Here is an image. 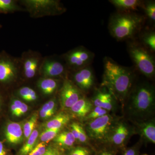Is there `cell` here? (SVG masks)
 <instances>
[{"label": "cell", "instance_id": "obj_20", "mask_svg": "<svg viewBox=\"0 0 155 155\" xmlns=\"http://www.w3.org/2000/svg\"><path fill=\"white\" fill-rule=\"evenodd\" d=\"M70 120L68 114L61 112L47 122L45 126L46 129H61L69 123Z\"/></svg>", "mask_w": 155, "mask_h": 155}, {"label": "cell", "instance_id": "obj_6", "mask_svg": "<svg viewBox=\"0 0 155 155\" xmlns=\"http://www.w3.org/2000/svg\"><path fill=\"white\" fill-rule=\"evenodd\" d=\"M128 51L130 57L138 71L149 78L154 77V59L147 50L134 43L129 45Z\"/></svg>", "mask_w": 155, "mask_h": 155}, {"label": "cell", "instance_id": "obj_2", "mask_svg": "<svg viewBox=\"0 0 155 155\" xmlns=\"http://www.w3.org/2000/svg\"><path fill=\"white\" fill-rule=\"evenodd\" d=\"M134 73L131 69L119 65L111 58H105L102 86L123 107L134 84Z\"/></svg>", "mask_w": 155, "mask_h": 155}, {"label": "cell", "instance_id": "obj_7", "mask_svg": "<svg viewBox=\"0 0 155 155\" xmlns=\"http://www.w3.org/2000/svg\"><path fill=\"white\" fill-rule=\"evenodd\" d=\"M21 71L20 58L10 55L5 51L0 53V84L8 85L18 78Z\"/></svg>", "mask_w": 155, "mask_h": 155}, {"label": "cell", "instance_id": "obj_31", "mask_svg": "<svg viewBox=\"0 0 155 155\" xmlns=\"http://www.w3.org/2000/svg\"><path fill=\"white\" fill-rule=\"evenodd\" d=\"M142 142L140 140L133 146L125 149L123 151L122 155H139Z\"/></svg>", "mask_w": 155, "mask_h": 155}, {"label": "cell", "instance_id": "obj_23", "mask_svg": "<svg viewBox=\"0 0 155 155\" xmlns=\"http://www.w3.org/2000/svg\"><path fill=\"white\" fill-rule=\"evenodd\" d=\"M38 136V132L34 130L29 136L25 144L22 146L19 151L20 155H28L35 147V143Z\"/></svg>", "mask_w": 155, "mask_h": 155}, {"label": "cell", "instance_id": "obj_11", "mask_svg": "<svg viewBox=\"0 0 155 155\" xmlns=\"http://www.w3.org/2000/svg\"><path fill=\"white\" fill-rule=\"evenodd\" d=\"M83 96V93L72 81L68 78L64 79L59 95L60 102L63 109H70Z\"/></svg>", "mask_w": 155, "mask_h": 155}, {"label": "cell", "instance_id": "obj_21", "mask_svg": "<svg viewBox=\"0 0 155 155\" xmlns=\"http://www.w3.org/2000/svg\"><path fill=\"white\" fill-rule=\"evenodd\" d=\"M54 141L57 144L64 148L72 147L76 141L74 136L70 130L64 131L58 134Z\"/></svg>", "mask_w": 155, "mask_h": 155}, {"label": "cell", "instance_id": "obj_13", "mask_svg": "<svg viewBox=\"0 0 155 155\" xmlns=\"http://www.w3.org/2000/svg\"><path fill=\"white\" fill-rule=\"evenodd\" d=\"M72 82L82 93L88 92L94 84L93 71L90 66L73 71Z\"/></svg>", "mask_w": 155, "mask_h": 155}, {"label": "cell", "instance_id": "obj_33", "mask_svg": "<svg viewBox=\"0 0 155 155\" xmlns=\"http://www.w3.org/2000/svg\"><path fill=\"white\" fill-rule=\"evenodd\" d=\"M116 148L108 144L100 149L94 155H116Z\"/></svg>", "mask_w": 155, "mask_h": 155}, {"label": "cell", "instance_id": "obj_1", "mask_svg": "<svg viewBox=\"0 0 155 155\" xmlns=\"http://www.w3.org/2000/svg\"><path fill=\"white\" fill-rule=\"evenodd\" d=\"M123 107L125 115L134 123L153 118L155 109L154 87L147 82L134 84Z\"/></svg>", "mask_w": 155, "mask_h": 155}, {"label": "cell", "instance_id": "obj_42", "mask_svg": "<svg viewBox=\"0 0 155 155\" xmlns=\"http://www.w3.org/2000/svg\"><path fill=\"white\" fill-rule=\"evenodd\" d=\"M148 155L147 154H143V155Z\"/></svg>", "mask_w": 155, "mask_h": 155}, {"label": "cell", "instance_id": "obj_38", "mask_svg": "<svg viewBox=\"0 0 155 155\" xmlns=\"http://www.w3.org/2000/svg\"><path fill=\"white\" fill-rule=\"evenodd\" d=\"M0 155H8L2 143L0 141Z\"/></svg>", "mask_w": 155, "mask_h": 155}, {"label": "cell", "instance_id": "obj_5", "mask_svg": "<svg viewBox=\"0 0 155 155\" xmlns=\"http://www.w3.org/2000/svg\"><path fill=\"white\" fill-rule=\"evenodd\" d=\"M118 119L116 116L109 114L87 121L84 128L90 140L105 143L108 136Z\"/></svg>", "mask_w": 155, "mask_h": 155}, {"label": "cell", "instance_id": "obj_26", "mask_svg": "<svg viewBox=\"0 0 155 155\" xmlns=\"http://www.w3.org/2000/svg\"><path fill=\"white\" fill-rule=\"evenodd\" d=\"M61 130V129H46L40 135V140L44 143L51 141L55 138Z\"/></svg>", "mask_w": 155, "mask_h": 155}, {"label": "cell", "instance_id": "obj_16", "mask_svg": "<svg viewBox=\"0 0 155 155\" xmlns=\"http://www.w3.org/2000/svg\"><path fill=\"white\" fill-rule=\"evenodd\" d=\"M94 107L91 100L83 96L69 110L77 117L85 119Z\"/></svg>", "mask_w": 155, "mask_h": 155}, {"label": "cell", "instance_id": "obj_14", "mask_svg": "<svg viewBox=\"0 0 155 155\" xmlns=\"http://www.w3.org/2000/svg\"><path fill=\"white\" fill-rule=\"evenodd\" d=\"M135 133L140 136V140L147 143H155V120L154 118L143 122L134 123Z\"/></svg>", "mask_w": 155, "mask_h": 155}, {"label": "cell", "instance_id": "obj_40", "mask_svg": "<svg viewBox=\"0 0 155 155\" xmlns=\"http://www.w3.org/2000/svg\"><path fill=\"white\" fill-rule=\"evenodd\" d=\"M2 25H1V24H0V28H2Z\"/></svg>", "mask_w": 155, "mask_h": 155}, {"label": "cell", "instance_id": "obj_19", "mask_svg": "<svg viewBox=\"0 0 155 155\" xmlns=\"http://www.w3.org/2000/svg\"><path fill=\"white\" fill-rule=\"evenodd\" d=\"M112 3L119 11L124 13H130L142 7L143 2L139 0H111Z\"/></svg>", "mask_w": 155, "mask_h": 155}, {"label": "cell", "instance_id": "obj_10", "mask_svg": "<svg viewBox=\"0 0 155 155\" xmlns=\"http://www.w3.org/2000/svg\"><path fill=\"white\" fill-rule=\"evenodd\" d=\"M20 58L21 71L27 79H32L39 72L43 58L39 53L28 50L22 53Z\"/></svg>", "mask_w": 155, "mask_h": 155}, {"label": "cell", "instance_id": "obj_35", "mask_svg": "<svg viewBox=\"0 0 155 155\" xmlns=\"http://www.w3.org/2000/svg\"><path fill=\"white\" fill-rule=\"evenodd\" d=\"M44 155H63L59 150L53 147H48Z\"/></svg>", "mask_w": 155, "mask_h": 155}, {"label": "cell", "instance_id": "obj_30", "mask_svg": "<svg viewBox=\"0 0 155 155\" xmlns=\"http://www.w3.org/2000/svg\"><path fill=\"white\" fill-rule=\"evenodd\" d=\"M68 155H92V152L87 146H78L71 149Z\"/></svg>", "mask_w": 155, "mask_h": 155}, {"label": "cell", "instance_id": "obj_36", "mask_svg": "<svg viewBox=\"0 0 155 155\" xmlns=\"http://www.w3.org/2000/svg\"><path fill=\"white\" fill-rule=\"evenodd\" d=\"M28 106H27L26 104H25V103L22 102V106H21V107H20L19 110H18V112H17L16 116L19 117V116H22L23 114L26 113L27 111H28Z\"/></svg>", "mask_w": 155, "mask_h": 155}, {"label": "cell", "instance_id": "obj_37", "mask_svg": "<svg viewBox=\"0 0 155 155\" xmlns=\"http://www.w3.org/2000/svg\"><path fill=\"white\" fill-rule=\"evenodd\" d=\"M54 113V112H46V111L41 110L40 111V116L42 119H47L53 116Z\"/></svg>", "mask_w": 155, "mask_h": 155}, {"label": "cell", "instance_id": "obj_15", "mask_svg": "<svg viewBox=\"0 0 155 155\" xmlns=\"http://www.w3.org/2000/svg\"><path fill=\"white\" fill-rule=\"evenodd\" d=\"M91 101L94 107H101L109 112L115 110L117 101L108 90H97Z\"/></svg>", "mask_w": 155, "mask_h": 155}, {"label": "cell", "instance_id": "obj_41", "mask_svg": "<svg viewBox=\"0 0 155 155\" xmlns=\"http://www.w3.org/2000/svg\"><path fill=\"white\" fill-rule=\"evenodd\" d=\"M1 96H0V103H1Z\"/></svg>", "mask_w": 155, "mask_h": 155}, {"label": "cell", "instance_id": "obj_12", "mask_svg": "<svg viewBox=\"0 0 155 155\" xmlns=\"http://www.w3.org/2000/svg\"><path fill=\"white\" fill-rule=\"evenodd\" d=\"M65 63L54 57L43 58L39 73L43 78H56L65 75L67 72Z\"/></svg>", "mask_w": 155, "mask_h": 155}, {"label": "cell", "instance_id": "obj_8", "mask_svg": "<svg viewBox=\"0 0 155 155\" xmlns=\"http://www.w3.org/2000/svg\"><path fill=\"white\" fill-rule=\"evenodd\" d=\"M94 57L93 53L80 46L64 54L63 58L67 69L74 71L89 66Z\"/></svg>", "mask_w": 155, "mask_h": 155}, {"label": "cell", "instance_id": "obj_29", "mask_svg": "<svg viewBox=\"0 0 155 155\" xmlns=\"http://www.w3.org/2000/svg\"><path fill=\"white\" fill-rule=\"evenodd\" d=\"M143 41L146 46L151 51H155V33L154 31L148 32L143 36Z\"/></svg>", "mask_w": 155, "mask_h": 155}, {"label": "cell", "instance_id": "obj_24", "mask_svg": "<svg viewBox=\"0 0 155 155\" xmlns=\"http://www.w3.org/2000/svg\"><path fill=\"white\" fill-rule=\"evenodd\" d=\"M17 94L20 97L26 101L32 102L38 98L36 92L31 87L23 86L17 91Z\"/></svg>", "mask_w": 155, "mask_h": 155}, {"label": "cell", "instance_id": "obj_18", "mask_svg": "<svg viewBox=\"0 0 155 155\" xmlns=\"http://www.w3.org/2000/svg\"><path fill=\"white\" fill-rule=\"evenodd\" d=\"M60 80L57 78H42L38 81L37 86L43 94H52L58 90Z\"/></svg>", "mask_w": 155, "mask_h": 155}, {"label": "cell", "instance_id": "obj_32", "mask_svg": "<svg viewBox=\"0 0 155 155\" xmlns=\"http://www.w3.org/2000/svg\"><path fill=\"white\" fill-rule=\"evenodd\" d=\"M47 148L45 143H40L35 147L28 155H44Z\"/></svg>", "mask_w": 155, "mask_h": 155}, {"label": "cell", "instance_id": "obj_27", "mask_svg": "<svg viewBox=\"0 0 155 155\" xmlns=\"http://www.w3.org/2000/svg\"><path fill=\"white\" fill-rule=\"evenodd\" d=\"M144 9L146 14L149 19L154 22L155 20V3L153 1H150L147 2L143 4V3L142 6Z\"/></svg>", "mask_w": 155, "mask_h": 155}, {"label": "cell", "instance_id": "obj_9", "mask_svg": "<svg viewBox=\"0 0 155 155\" xmlns=\"http://www.w3.org/2000/svg\"><path fill=\"white\" fill-rule=\"evenodd\" d=\"M135 134L134 126L125 120L118 119L108 136L105 143L115 148H122L126 145L130 137Z\"/></svg>", "mask_w": 155, "mask_h": 155}, {"label": "cell", "instance_id": "obj_4", "mask_svg": "<svg viewBox=\"0 0 155 155\" xmlns=\"http://www.w3.org/2000/svg\"><path fill=\"white\" fill-rule=\"evenodd\" d=\"M19 3L32 18L58 16L66 11L63 4L58 0H22Z\"/></svg>", "mask_w": 155, "mask_h": 155}, {"label": "cell", "instance_id": "obj_25", "mask_svg": "<svg viewBox=\"0 0 155 155\" xmlns=\"http://www.w3.org/2000/svg\"><path fill=\"white\" fill-rule=\"evenodd\" d=\"M38 119V114L35 113L31 116L30 119L24 124L23 126V132L24 137L28 139L34 130Z\"/></svg>", "mask_w": 155, "mask_h": 155}, {"label": "cell", "instance_id": "obj_34", "mask_svg": "<svg viewBox=\"0 0 155 155\" xmlns=\"http://www.w3.org/2000/svg\"><path fill=\"white\" fill-rule=\"evenodd\" d=\"M56 101L54 99L51 100L44 105L41 110L46 112H54L55 113L56 110Z\"/></svg>", "mask_w": 155, "mask_h": 155}, {"label": "cell", "instance_id": "obj_3", "mask_svg": "<svg viewBox=\"0 0 155 155\" xmlns=\"http://www.w3.org/2000/svg\"><path fill=\"white\" fill-rule=\"evenodd\" d=\"M143 20V17L135 13L120 12L110 19L109 31L112 36L118 40L130 38L139 30Z\"/></svg>", "mask_w": 155, "mask_h": 155}, {"label": "cell", "instance_id": "obj_28", "mask_svg": "<svg viewBox=\"0 0 155 155\" xmlns=\"http://www.w3.org/2000/svg\"><path fill=\"white\" fill-rule=\"evenodd\" d=\"M109 112L99 107H94L85 119L87 121L97 119L109 114Z\"/></svg>", "mask_w": 155, "mask_h": 155}, {"label": "cell", "instance_id": "obj_22", "mask_svg": "<svg viewBox=\"0 0 155 155\" xmlns=\"http://www.w3.org/2000/svg\"><path fill=\"white\" fill-rule=\"evenodd\" d=\"M18 1L15 0H0V13L7 14L18 11H25Z\"/></svg>", "mask_w": 155, "mask_h": 155}, {"label": "cell", "instance_id": "obj_39", "mask_svg": "<svg viewBox=\"0 0 155 155\" xmlns=\"http://www.w3.org/2000/svg\"><path fill=\"white\" fill-rule=\"evenodd\" d=\"M11 109L12 114L14 116H16L18 110H17V107L15 106L13 103H12L11 104Z\"/></svg>", "mask_w": 155, "mask_h": 155}, {"label": "cell", "instance_id": "obj_17", "mask_svg": "<svg viewBox=\"0 0 155 155\" xmlns=\"http://www.w3.org/2000/svg\"><path fill=\"white\" fill-rule=\"evenodd\" d=\"M23 130L18 122H10L6 127L5 134L7 141L11 144L20 143L23 139Z\"/></svg>", "mask_w": 155, "mask_h": 155}]
</instances>
